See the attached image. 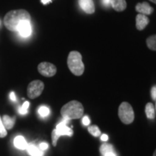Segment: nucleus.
<instances>
[{
	"mask_svg": "<svg viewBox=\"0 0 156 156\" xmlns=\"http://www.w3.org/2000/svg\"><path fill=\"white\" fill-rule=\"evenodd\" d=\"M30 15L25 9H15L8 12L4 17V24L7 30L17 31L19 25L23 22H30Z\"/></svg>",
	"mask_w": 156,
	"mask_h": 156,
	"instance_id": "obj_1",
	"label": "nucleus"
},
{
	"mask_svg": "<svg viewBox=\"0 0 156 156\" xmlns=\"http://www.w3.org/2000/svg\"><path fill=\"white\" fill-rule=\"evenodd\" d=\"M84 114V107L77 101H71L61 108V114L65 120L77 119L81 118Z\"/></svg>",
	"mask_w": 156,
	"mask_h": 156,
	"instance_id": "obj_2",
	"label": "nucleus"
},
{
	"mask_svg": "<svg viewBox=\"0 0 156 156\" xmlns=\"http://www.w3.org/2000/svg\"><path fill=\"white\" fill-rule=\"evenodd\" d=\"M67 65L70 72L75 76H81L85 71V65L82 60L81 54L76 51H73L69 54Z\"/></svg>",
	"mask_w": 156,
	"mask_h": 156,
	"instance_id": "obj_3",
	"label": "nucleus"
},
{
	"mask_svg": "<svg viewBox=\"0 0 156 156\" xmlns=\"http://www.w3.org/2000/svg\"><path fill=\"white\" fill-rule=\"evenodd\" d=\"M118 115L124 124H130L134 120V113L132 106L127 102H123L119 107Z\"/></svg>",
	"mask_w": 156,
	"mask_h": 156,
	"instance_id": "obj_4",
	"label": "nucleus"
},
{
	"mask_svg": "<svg viewBox=\"0 0 156 156\" xmlns=\"http://www.w3.org/2000/svg\"><path fill=\"white\" fill-rule=\"evenodd\" d=\"M67 120H64L63 122L58 124L56 128L52 131L51 133V139H52V145L54 147H56L58 138L61 136L67 135L72 136L73 135V131L72 129L68 127L67 126Z\"/></svg>",
	"mask_w": 156,
	"mask_h": 156,
	"instance_id": "obj_5",
	"label": "nucleus"
},
{
	"mask_svg": "<svg viewBox=\"0 0 156 156\" xmlns=\"http://www.w3.org/2000/svg\"><path fill=\"white\" fill-rule=\"evenodd\" d=\"M44 89V83L42 81L36 80L29 83L28 88H27V94L29 98H36L41 95Z\"/></svg>",
	"mask_w": 156,
	"mask_h": 156,
	"instance_id": "obj_6",
	"label": "nucleus"
},
{
	"mask_svg": "<svg viewBox=\"0 0 156 156\" xmlns=\"http://www.w3.org/2000/svg\"><path fill=\"white\" fill-rule=\"evenodd\" d=\"M38 73L46 77H53L56 73V67L54 64L49 62H41L38 66Z\"/></svg>",
	"mask_w": 156,
	"mask_h": 156,
	"instance_id": "obj_7",
	"label": "nucleus"
},
{
	"mask_svg": "<svg viewBox=\"0 0 156 156\" xmlns=\"http://www.w3.org/2000/svg\"><path fill=\"white\" fill-rule=\"evenodd\" d=\"M80 7L87 14H93L95 12V5L93 0H78Z\"/></svg>",
	"mask_w": 156,
	"mask_h": 156,
	"instance_id": "obj_8",
	"label": "nucleus"
},
{
	"mask_svg": "<svg viewBox=\"0 0 156 156\" xmlns=\"http://www.w3.org/2000/svg\"><path fill=\"white\" fill-rule=\"evenodd\" d=\"M135 9L139 14H142L145 15H150L153 12L154 9L150 5L149 3L144 2L142 3H137L136 5Z\"/></svg>",
	"mask_w": 156,
	"mask_h": 156,
	"instance_id": "obj_9",
	"label": "nucleus"
},
{
	"mask_svg": "<svg viewBox=\"0 0 156 156\" xmlns=\"http://www.w3.org/2000/svg\"><path fill=\"white\" fill-rule=\"evenodd\" d=\"M150 20L147 15L138 14L136 16V28L138 30H142L149 24Z\"/></svg>",
	"mask_w": 156,
	"mask_h": 156,
	"instance_id": "obj_10",
	"label": "nucleus"
},
{
	"mask_svg": "<svg viewBox=\"0 0 156 156\" xmlns=\"http://www.w3.org/2000/svg\"><path fill=\"white\" fill-rule=\"evenodd\" d=\"M17 32L22 37L26 38L30 36L31 32H32V28H31L30 22L26 21V22H23L19 25L18 28H17Z\"/></svg>",
	"mask_w": 156,
	"mask_h": 156,
	"instance_id": "obj_11",
	"label": "nucleus"
},
{
	"mask_svg": "<svg viewBox=\"0 0 156 156\" xmlns=\"http://www.w3.org/2000/svg\"><path fill=\"white\" fill-rule=\"evenodd\" d=\"M110 6L115 11L122 12L126 8V0H110Z\"/></svg>",
	"mask_w": 156,
	"mask_h": 156,
	"instance_id": "obj_12",
	"label": "nucleus"
},
{
	"mask_svg": "<svg viewBox=\"0 0 156 156\" xmlns=\"http://www.w3.org/2000/svg\"><path fill=\"white\" fill-rule=\"evenodd\" d=\"M14 145L17 148L20 150H26L28 144L23 136H17L14 140Z\"/></svg>",
	"mask_w": 156,
	"mask_h": 156,
	"instance_id": "obj_13",
	"label": "nucleus"
},
{
	"mask_svg": "<svg viewBox=\"0 0 156 156\" xmlns=\"http://www.w3.org/2000/svg\"><path fill=\"white\" fill-rule=\"evenodd\" d=\"M2 121L3 125L5 126L6 129H11L15 125V117L11 118L7 115H5V116H3Z\"/></svg>",
	"mask_w": 156,
	"mask_h": 156,
	"instance_id": "obj_14",
	"label": "nucleus"
},
{
	"mask_svg": "<svg viewBox=\"0 0 156 156\" xmlns=\"http://www.w3.org/2000/svg\"><path fill=\"white\" fill-rule=\"evenodd\" d=\"M145 114L149 119H154L155 117V108L152 103H147L145 106Z\"/></svg>",
	"mask_w": 156,
	"mask_h": 156,
	"instance_id": "obj_15",
	"label": "nucleus"
},
{
	"mask_svg": "<svg viewBox=\"0 0 156 156\" xmlns=\"http://www.w3.org/2000/svg\"><path fill=\"white\" fill-rule=\"evenodd\" d=\"M27 151L28 153L30 154L31 156H42L43 153L41 151L38 149V147L34 145H28L27 147Z\"/></svg>",
	"mask_w": 156,
	"mask_h": 156,
	"instance_id": "obj_16",
	"label": "nucleus"
},
{
	"mask_svg": "<svg viewBox=\"0 0 156 156\" xmlns=\"http://www.w3.org/2000/svg\"><path fill=\"white\" fill-rule=\"evenodd\" d=\"M147 47L152 51H156V35L149 36L146 40Z\"/></svg>",
	"mask_w": 156,
	"mask_h": 156,
	"instance_id": "obj_17",
	"label": "nucleus"
},
{
	"mask_svg": "<svg viewBox=\"0 0 156 156\" xmlns=\"http://www.w3.org/2000/svg\"><path fill=\"white\" fill-rule=\"evenodd\" d=\"M88 132H90V134L91 135L95 136V137H98L101 135V130L99 129L98 126L97 125H93V126H90L88 129H87Z\"/></svg>",
	"mask_w": 156,
	"mask_h": 156,
	"instance_id": "obj_18",
	"label": "nucleus"
},
{
	"mask_svg": "<svg viewBox=\"0 0 156 156\" xmlns=\"http://www.w3.org/2000/svg\"><path fill=\"white\" fill-rule=\"evenodd\" d=\"M100 152L103 155H105L106 154L113 152V146L110 144H103L101 146Z\"/></svg>",
	"mask_w": 156,
	"mask_h": 156,
	"instance_id": "obj_19",
	"label": "nucleus"
},
{
	"mask_svg": "<svg viewBox=\"0 0 156 156\" xmlns=\"http://www.w3.org/2000/svg\"><path fill=\"white\" fill-rule=\"evenodd\" d=\"M29 106H30V103H29L28 101H25V102L23 104V106L19 108L18 112L20 114L23 115L26 114L27 113H28V108Z\"/></svg>",
	"mask_w": 156,
	"mask_h": 156,
	"instance_id": "obj_20",
	"label": "nucleus"
},
{
	"mask_svg": "<svg viewBox=\"0 0 156 156\" xmlns=\"http://www.w3.org/2000/svg\"><path fill=\"white\" fill-rule=\"evenodd\" d=\"M38 114L41 115L42 117H46L49 114V109L48 107L42 106L38 108Z\"/></svg>",
	"mask_w": 156,
	"mask_h": 156,
	"instance_id": "obj_21",
	"label": "nucleus"
},
{
	"mask_svg": "<svg viewBox=\"0 0 156 156\" xmlns=\"http://www.w3.org/2000/svg\"><path fill=\"white\" fill-rule=\"evenodd\" d=\"M7 135V132L5 126L3 125L2 121V118L0 116V138H4Z\"/></svg>",
	"mask_w": 156,
	"mask_h": 156,
	"instance_id": "obj_22",
	"label": "nucleus"
},
{
	"mask_svg": "<svg viewBox=\"0 0 156 156\" xmlns=\"http://www.w3.org/2000/svg\"><path fill=\"white\" fill-rule=\"evenodd\" d=\"M83 124H84L85 126H88L90 124V119L88 118V116H85L83 118Z\"/></svg>",
	"mask_w": 156,
	"mask_h": 156,
	"instance_id": "obj_23",
	"label": "nucleus"
},
{
	"mask_svg": "<svg viewBox=\"0 0 156 156\" xmlns=\"http://www.w3.org/2000/svg\"><path fill=\"white\" fill-rule=\"evenodd\" d=\"M151 97L153 100H156V86H153L151 89Z\"/></svg>",
	"mask_w": 156,
	"mask_h": 156,
	"instance_id": "obj_24",
	"label": "nucleus"
},
{
	"mask_svg": "<svg viewBox=\"0 0 156 156\" xmlns=\"http://www.w3.org/2000/svg\"><path fill=\"white\" fill-rule=\"evenodd\" d=\"M48 147V145L46 142H42V143L40 144V149L41 151H46V149Z\"/></svg>",
	"mask_w": 156,
	"mask_h": 156,
	"instance_id": "obj_25",
	"label": "nucleus"
},
{
	"mask_svg": "<svg viewBox=\"0 0 156 156\" xmlns=\"http://www.w3.org/2000/svg\"><path fill=\"white\" fill-rule=\"evenodd\" d=\"M9 97H10V99L13 101H16V96H15V94L14 92H11L10 95H9Z\"/></svg>",
	"mask_w": 156,
	"mask_h": 156,
	"instance_id": "obj_26",
	"label": "nucleus"
},
{
	"mask_svg": "<svg viewBox=\"0 0 156 156\" xmlns=\"http://www.w3.org/2000/svg\"><path fill=\"white\" fill-rule=\"evenodd\" d=\"M102 3L103 5L108 7V6H110V0H102Z\"/></svg>",
	"mask_w": 156,
	"mask_h": 156,
	"instance_id": "obj_27",
	"label": "nucleus"
},
{
	"mask_svg": "<svg viewBox=\"0 0 156 156\" xmlns=\"http://www.w3.org/2000/svg\"><path fill=\"white\" fill-rule=\"evenodd\" d=\"M101 139L102 141H107L108 140V136L106 134H103L102 136H101Z\"/></svg>",
	"mask_w": 156,
	"mask_h": 156,
	"instance_id": "obj_28",
	"label": "nucleus"
},
{
	"mask_svg": "<svg viewBox=\"0 0 156 156\" xmlns=\"http://www.w3.org/2000/svg\"><path fill=\"white\" fill-rule=\"evenodd\" d=\"M51 1H52V0H41V3L43 4V5H48V4L50 3Z\"/></svg>",
	"mask_w": 156,
	"mask_h": 156,
	"instance_id": "obj_29",
	"label": "nucleus"
},
{
	"mask_svg": "<svg viewBox=\"0 0 156 156\" xmlns=\"http://www.w3.org/2000/svg\"><path fill=\"white\" fill-rule=\"evenodd\" d=\"M104 156H116V155H115L113 152H112V153H108L106 154Z\"/></svg>",
	"mask_w": 156,
	"mask_h": 156,
	"instance_id": "obj_30",
	"label": "nucleus"
},
{
	"mask_svg": "<svg viewBox=\"0 0 156 156\" xmlns=\"http://www.w3.org/2000/svg\"><path fill=\"white\" fill-rule=\"evenodd\" d=\"M149 1L152 2H153L154 4H155V5H156V0H149Z\"/></svg>",
	"mask_w": 156,
	"mask_h": 156,
	"instance_id": "obj_31",
	"label": "nucleus"
},
{
	"mask_svg": "<svg viewBox=\"0 0 156 156\" xmlns=\"http://www.w3.org/2000/svg\"><path fill=\"white\" fill-rule=\"evenodd\" d=\"M153 156H156V150L155 151V152H154V153H153Z\"/></svg>",
	"mask_w": 156,
	"mask_h": 156,
	"instance_id": "obj_32",
	"label": "nucleus"
},
{
	"mask_svg": "<svg viewBox=\"0 0 156 156\" xmlns=\"http://www.w3.org/2000/svg\"><path fill=\"white\" fill-rule=\"evenodd\" d=\"M1 25H2V22H1V20H0V27H1Z\"/></svg>",
	"mask_w": 156,
	"mask_h": 156,
	"instance_id": "obj_33",
	"label": "nucleus"
},
{
	"mask_svg": "<svg viewBox=\"0 0 156 156\" xmlns=\"http://www.w3.org/2000/svg\"><path fill=\"white\" fill-rule=\"evenodd\" d=\"M155 112H156V100H155Z\"/></svg>",
	"mask_w": 156,
	"mask_h": 156,
	"instance_id": "obj_34",
	"label": "nucleus"
}]
</instances>
